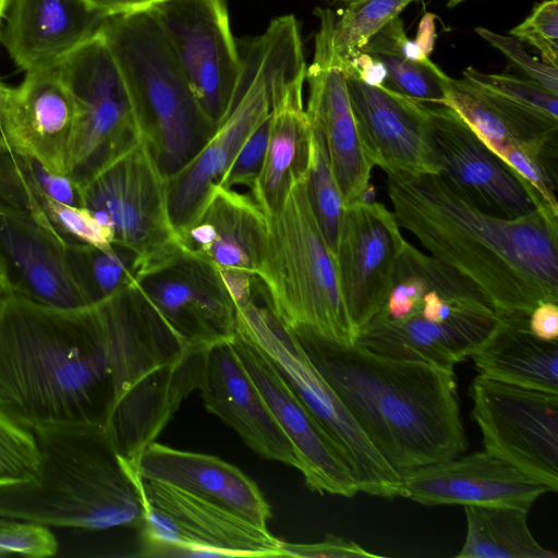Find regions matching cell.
<instances>
[{
  "mask_svg": "<svg viewBox=\"0 0 558 558\" xmlns=\"http://www.w3.org/2000/svg\"><path fill=\"white\" fill-rule=\"evenodd\" d=\"M129 283L82 308L0 296V411L34 430L106 428L122 397L187 350Z\"/></svg>",
  "mask_w": 558,
  "mask_h": 558,
  "instance_id": "1",
  "label": "cell"
},
{
  "mask_svg": "<svg viewBox=\"0 0 558 558\" xmlns=\"http://www.w3.org/2000/svg\"><path fill=\"white\" fill-rule=\"evenodd\" d=\"M399 226L474 283L498 315L558 303V217L506 218L477 207L440 174H387Z\"/></svg>",
  "mask_w": 558,
  "mask_h": 558,
  "instance_id": "2",
  "label": "cell"
},
{
  "mask_svg": "<svg viewBox=\"0 0 558 558\" xmlns=\"http://www.w3.org/2000/svg\"><path fill=\"white\" fill-rule=\"evenodd\" d=\"M294 336L398 473L465 451L453 369L390 357L359 343L345 345L308 333Z\"/></svg>",
  "mask_w": 558,
  "mask_h": 558,
  "instance_id": "3",
  "label": "cell"
},
{
  "mask_svg": "<svg viewBox=\"0 0 558 558\" xmlns=\"http://www.w3.org/2000/svg\"><path fill=\"white\" fill-rule=\"evenodd\" d=\"M40 454L34 482L0 487V517L45 526L140 529L138 477L99 427L33 430Z\"/></svg>",
  "mask_w": 558,
  "mask_h": 558,
  "instance_id": "4",
  "label": "cell"
},
{
  "mask_svg": "<svg viewBox=\"0 0 558 558\" xmlns=\"http://www.w3.org/2000/svg\"><path fill=\"white\" fill-rule=\"evenodd\" d=\"M255 286L277 319L293 333L353 345L359 331L345 307L336 255L307 194V170L295 177L282 206L268 217Z\"/></svg>",
  "mask_w": 558,
  "mask_h": 558,
  "instance_id": "5",
  "label": "cell"
},
{
  "mask_svg": "<svg viewBox=\"0 0 558 558\" xmlns=\"http://www.w3.org/2000/svg\"><path fill=\"white\" fill-rule=\"evenodd\" d=\"M99 32L128 85L144 138L170 178L196 156L217 125L147 11L109 15Z\"/></svg>",
  "mask_w": 558,
  "mask_h": 558,
  "instance_id": "6",
  "label": "cell"
},
{
  "mask_svg": "<svg viewBox=\"0 0 558 558\" xmlns=\"http://www.w3.org/2000/svg\"><path fill=\"white\" fill-rule=\"evenodd\" d=\"M242 69L228 113L181 170L169 178V211L179 232L196 216L248 136L269 117L280 76L306 68L294 15L274 19L241 53Z\"/></svg>",
  "mask_w": 558,
  "mask_h": 558,
  "instance_id": "7",
  "label": "cell"
},
{
  "mask_svg": "<svg viewBox=\"0 0 558 558\" xmlns=\"http://www.w3.org/2000/svg\"><path fill=\"white\" fill-rule=\"evenodd\" d=\"M82 207L133 254V280L189 254L169 211V178L142 138L81 190Z\"/></svg>",
  "mask_w": 558,
  "mask_h": 558,
  "instance_id": "8",
  "label": "cell"
},
{
  "mask_svg": "<svg viewBox=\"0 0 558 558\" xmlns=\"http://www.w3.org/2000/svg\"><path fill=\"white\" fill-rule=\"evenodd\" d=\"M236 332L255 343L336 442L359 490L395 498L402 494L400 474L385 460L344 403L313 365L299 340L268 307L253 299L236 305Z\"/></svg>",
  "mask_w": 558,
  "mask_h": 558,
  "instance_id": "9",
  "label": "cell"
},
{
  "mask_svg": "<svg viewBox=\"0 0 558 558\" xmlns=\"http://www.w3.org/2000/svg\"><path fill=\"white\" fill-rule=\"evenodd\" d=\"M75 108L66 177L80 190L144 138L132 96L98 31L58 66Z\"/></svg>",
  "mask_w": 558,
  "mask_h": 558,
  "instance_id": "10",
  "label": "cell"
},
{
  "mask_svg": "<svg viewBox=\"0 0 558 558\" xmlns=\"http://www.w3.org/2000/svg\"><path fill=\"white\" fill-rule=\"evenodd\" d=\"M137 477L144 507L138 556L283 557L284 542L267 529L180 488Z\"/></svg>",
  "mask_w": 558,
  "mask_h": 558,
  "instance_id": "11",
  "label": "cell"
},
{
  "mask_svg": "<svg viewBox=\"0 0 558 558\" xmlns=\"http://www.w3.org/2000/svg\"><path fill=\"white\" fill-rule=\"evenodd\" d=\"M471 415L484 450L509 463L548 492L558 489V393L476 376L470 387Z\"/></svg>",
  "mask_w": 558,
  "mask_h": 558,
  "instance_id": "12",
  "label": "cell"
},
{
  "mask_svg": "<svg viewBox=\"0 0 558 558\" xmlns=\"http://www.w3.org/2000/svg\"><path fill=\"white\" fill-rule=\"evenodd\" d=\"M175 54L199 105L218 126L242 69L225 0H162L146 10Z\"/></svg>",
  "mask_w": 558,
  "mask_h": 558,
  "instance_id": "13",
  "label": "cell"
},
{
  "mask_svg": "<svg viewBox=\"0 0 558 558\" xmlns=\"http://www.w3.org/2000/svg\"><path fill=\"white\" fill-rule=\"evenodd\" d=\"M316 14L319 29L313 62L306 66L308 100L305 110L312 129L324 140L345 207L364 198L374 165L352 110L341 59L333 49L336 16L328 9H318Z\"/></svg>",
  "mask_w": 558,
  "mask_h": 558,
  "instance_id": "14",
  "label": "cell"
},
{
  "mask_svg": "<svg viewBox=\"0 0 558 558\" xmlns=\"http://www.w3.org/2000/svg\"><path fill=\"white\" fill-rule=\"evenodd\" d=\"M439 174L481 209L518 218L537 206L527 187L452 108L421 102Z\"/></svg>",
  "mask_w": 558,
  "mask_h": 558,
  "instance_id": "15",
  "label": "cell"
},
{
  "mask_svg": "<svg viewBox=\"0 0 558 558\" xmlns=\"http://www.w3.org/2000/svg\"><path fill=\"white\" fill-rule=\"evenodd\" d=\"M132 283L186 345L211 348L236 333V303L220 270L186 254Z\"/></svg>",
  "mask_w": 558,
  "mask_h": 558,
  "instance_id": "16",
  "label": "cell"
},
{
  "mask_svg": "<svg viewBox=\"0 0 558 558\" xmlns=\"http://www.w3.org/2000/svg\"><path fill=\"white\" fill-rule=\"evenodd\" d=\"M393 213L375 199L343 209L335 252L342 298L357 329L381 311L405 243Z\"/></svg>",
  "mask_w": 558,
  "mask_h": 558,
  "instance_id": "17",
  "label": "cell"
},
{
  "mask_svg": "<svg viewBox=\"0 0 558 558\" xmlns=\"http://www.w3.org/2000/svg\"><path fill=\"white\" fill-rule=\"evenodd\" d=\"M231 343L278 425L292 444L306 486L319 494L354 497L360 490L341 450L269 357L239 332Z\"/></svg>",
  "mask_w": 558,
  "mask_h": 558,
  "instance_id": "18",
  "label": "cell"
},
{
  "mask_svg": "<svg viewBox=\"0 0 558 558\" xmlns=\"http://www.w3.org/2000/svg\"><path fill=\"white\" fill-rule=\"evenodd\" d=\"M401 497L425 506H506L530 510L548 489L486 450L401 472Z\"/></svg>",
  "mask_w": 558,
  "mask_h": 558,
  "instance_id": "19",
  "label": "cell"
},
{
  "mask_svg": "<svg viewBox=\"0 0 558 558\" xmlns=\"http://www.w3.org/2000/svg\"><path fill=\"white\" fill-rule=\"evenodd\" d=\"M352 110L367 154L386 174H439L420 101L347 72Z\"/></svg>",
  "mask_w": 558,
  "mask_h": 558,
  "instance_id": "20",
  "label": "cell"
},
{
  "mask_svg": "<svg viewBox=\"0 0 558 558\" xmlns=\"http://www.w3.org/2000/svg\"><path fill=\"white\" fill-rule=\"evenodd\" d=\"M65 245L32 219L0 205L4 291L58 308L90 305L69 266Z\"/></svg>",
  "mask_w": 558,
  "mask_h": 558,
  "instance_id": "21",
  "label": "cell"
},
{
  "mask_svg": "<svg viewBox=\"0 0 558 558\" xmlns=\"http://www.w3.org/2000/svg\"><path fill=\"white\" fill-rule=\"evenodd\" d=\"M267 231L268 217L251 195L215 184L196 216L178 233L190 255L221 274L256 279Z\"/></svg>",
  "mask_w": 558,
  "mask_h": 558,
  "instance_id": "22",
  "label": "cell"
},
{
  "mask_svg": "<svg viewBox=\"0 0 558 558\" xmlns=\"http://www.w3.org/2000/svg\"><path fill=\"white\" fill-rule=\"evenodd\" d=\"M208 350L191 345L181 359L132 387L114 407L105 430L133 470L142 451L155 441L182 401L199 390Z\"/></svg>",
  "mask_w": 558,
  "mask_h": 558,
  "instance_id": "23",
  "label": "cell"
},
{
  "mask_svg": "<svg viewBox=\"0 0 558 558\" xmlns=\"http://www.w3.org/2000/svg\"><path fill=\"white\" fill-rule=\"evenodd\" d=\"M75 131V108L58 68L26 72L11 88L3 137L52 171L66 175Z\"/></svg>",
  "mask_w": 558,
  "mask_h": 558,
  "instance_id": "24",
  "label": "cell"
},
{
  "mask_svg": "<svg viewBox=\"0 0 558 558\" xmlns=\"http://www.w3.org/2000/svg\"><path fill=\"white\" fill-rule=\"evenodd\" d=\"M204 405L256 453L299 470L296 452L246 372L231 341L207 351L199 388Z\"/></svg>",
  "mask_w": 558,
  "mask_h": 558,
  "instance_id": "25",
  "label": "cell"
},
{
  "mask_svg": "<svg viewBox=\"0 0 558 558\" xmlns=\"http://www.w3.org/2000/svg\"><path fill=\"white\" fill-rule=\"evenodd\" d=\"M107 16L86 0H12L3 43L25 73L57 69Z\"/></svg>",
  "mask_w": 558,
  "mask_h": 558,
  "instance_id": "26",
  "label": "cell"
},
{
  "mask_svg": "<svg viewBox=\"0 0 558 558\" xmlns=\"http://www.w3.org/2000/svg\"><path fill=\"white\" fill-rule=\"evenodd\" d=\"M497 320L493 308L461 312L441 323L417 313L403 319L378 313L360 329L356 343L390 357L453 369L487 338Z\"/></svg>",
  "mask_w": 558,
  "mask_h": 558,
  "instance_id": "27",
  "label": "cell"
},
{
  "mask_svg": "<svg viewBox=\"0 0 558 558\" xmlns=\"http://www.w3.org/2000/svg\"><path fill=\"white\" fill-rule=\"evenodd\" d=\"M135 473L223 507L267 529L270 507L258 486L236 466L205 453L150 442L138 457Z\"/></svg>",
  "mask_w": 558,
  "mask_h": 558,
  "instance_id": "28",
  "label": "cell"
},
{
  "mask_svg": "<svg viewBox=\"0 0 558 558\" xmlns=\"http://www.w3.org/2000/svg\"><path fill=\"white\" fill-rule=\"evenodd\" d=\"M306 68L283 74L272 89L268 142L251 196L267 217L287 196L292 180L307 170L312 126L303 101Z\"/></svg>",
  "mask_w": 558,
  "mask_h": 558,
  "instance_id": "29",
  "label": "cell"
},
{
  "mask_svg": "<svg viewBox=\"0 0 558 558\" xmlns=\"http://www.w3.org/2000/svg\"><path fill=\"white\" fill-rule=\"evenodd\" d=\"M445 106L456 110L499 157L512 146L558 155V119L518 105L466 78L444 81Z\"/></svg>",
  "mask_w": 558,
  "mask_h": 558,
  "instance_id": "30",
  "label": "cell"
},
{
  "mask_svg": "<svg viewBox=\"0 0 558 558\" xmlns=\"http://www.w3.org/2000/svg\"><path fill=\"white\" fill-rule=\"evenodd\" d=\"M529 317L498 315L490 333L469 357L482 377L558 393V342L533 335Z\"/></svg>",
  "mask_w": 558,
  "mask_h": 558,
  "instance_id": "31",
  "label": "cell"
},
{
  "mask_svg": "<svg viewBox=\"0 0 558 558\" xmlns=\"http://www.w3.org/2000/svg\"><path fill=\"white\" fill-rule=\"evenodd\" d=\"M56 201L82 207L81 190L69 177L0 142V205L26 216L65 243L54 221Z\"/></svg>",
  "mask_w": 558,
  "mask_h": 558,
  "instance_id": "32",
  "label": "cell"
},
{
  "mask_svg": "<svg viewBox=\"0 0 558 558\" xmlns=\"http://www.w3.org/2000/svg\"><path fill=\"white\" fill-rule=\"evenodd\" d=\"M465 542L458 558H556L532 535L529 510L506 506H464Z\"/></svg>",
  "mask_w": 558,
  "mask_h": 558,
  "instance_id": "33",
  "label": "cell"
},
{
  "mask_svg": "<svg viewBox=\"0 0 558 558\" xmlns=\"http://www.w3.org/2000/svg\"><path fill=\"white\" fill-rule=\"evenodd\" d=\"M69 266L92 305L133 281V254L117 244L101 248L72 241L65 245Z\"/></svg>",
  "mask_w": 558,
  "mask_h": 558,
  "instance_id": "34",
  "label": "cell"
},
{
  "mask_svg": "<svg viewBox=\"0 0 558 558\" xmlns=\"http://www.w3.org/2000/svg\"><path fill=\"white\" fill-rule=\"evenodd\" d=\"M307 194L323 235L335 253L344 205L324 140L313 129L307 166Z\"/></svg>",
  "mask_w": 558,
  "mask_h": 558,
  "instance_id": "35",
  "label": "cell"
},
{
  "mask_svg": "<svg viewBox=\"0 0 558 558\" xmlns=\"http://www.w3.org/2000/svg\"><path fill=\"white\" fill-rule=\"evenodd\" d=\"M413 0H352L332 31V45L341 60L359 52L369 39Z\"/></svg>",
  "mask_w": 558,
  "mask_h": 558,
  "instance_id": "36",
  "label": "cell"
},
{
  "mask_svg": "<svg viewBox=\"0 0 558 558\" xmlns=\"http://www.w3.org/2000/svg\"><path fill=\"white\" fill-rule=\"evenodd\" d=\"M386 68V86L413 100L426 104H445L444 81L447 74L432 61H410L391 50L366 52Z\"/></svg>",
  "mask_w": 558,
  "mask_h": 558,
  "instance_id": "37",
  "label": "cell"
},
{
  "mask_svg": "<svg viewBox=\"0 0 558 558\" xmlns=\"http://www.w3.org/2000/svg\"><path fill=\"white\" fill-rule=\"evenodd\" d=\"M40 470V454L32 430L0 411V487L34 482Z\"/></svg>",
  "mask_w": 558,
  "mask_h": 558,
  "instance_id": "38",
  "label": "cell"
},
{
  "mask_svg": "<svg viewBox=\"0 0 558 558\" xmlns=\"http://www.w3.org/2000/svg\"><path fill=\"white\" fill-rule=\"evenodd\" d=\"M462 75L464 78L518 105L558 119V95L533 81L508 74L484 73L473 68L465 69Z\"/></svg>",
  "mask_w": 558,
  "mask_h": 558,
  "instance_id": "39",
  "label": "cell"
},
{
  "mask_svg": "<svg viewBox=\"0 0 558 558\" xmlns=\"http://www.w3.org/2000/svg\"><path fill=\"white\" fill-rule=\"evenodd\" d=\"M510 35L535 47L542 61L558 69V0H544Z\"/></svg>",
  "mask_w": 558,
  "mask_h": 558,
  "instance_id": "40",
  "label": "cell"
},
{
  "mask_svg": "<svg viewBox=\"0 0 558 558\" xmlns=\"http://www.w3.org/2000/svg\"><path fill=\"white\" fill-rule=\"evenodd\" d=\"M58 548V541L48 526L0 517V556L50 557Z\"/></svg>",
  "mask_w": 558,
  "mask_h": 558,
  "instance_id": "41",
  "label": "cell"
},
{
  "mask_svg": "<svg viewBox=\"0 0 558 558\" xmlns=\"http://www.w3.org/2000/svg\"><path fill=\"white\" fill-rule=\"evenodd\" d=\"M475 32L490 46L499 50L527 80L558 95V69L529 54L520 39L484 27H477Z\"/></svg>",
  "mask_w": 558,
  "mask_h": 558,
  "instance_id": "42",
  "label": "cell"
},
{
  "mask_svg": "<svg viewBox=\"0 0 558 558\" xmlns=\"http://www.w3.org/2000/svg\"><path fill=\"white\" fill-rule=\"evenodd\" d=\"M270 117V114H269ZM269 117L242 145L218 185L233 189L236 185L253 186L263 166L268 142Z\"/></svg>",
  "mask_w": 558,
  "mask_h": 558,
  "instance_id": "43",
  "label": "cell"
},
{
  "mask_svg": "<svg viewBox=\"0 0 558 558\" xmlns=\"http://www.w3.org/2000/svg\"><path fill=\"white\" fill-rule=\"evenodd\" d=\"M284 557H307V558H357L379 557L367 551L351 539L340 536L327 535L324 541L311 544H283Z\"/></svg>",
  "mask_w": 558,
  "mask_h": 558,
  "instance_id": "44",
  "label": "cell"
},
{
  "mask_svg": "<svg viewBox=\"0 0 558 558\" xmlns=\"http://www.w3.org/2000/svg\"><path fill=\"white\" fill-rule=\"evenodd\" d=\"M344 73L353 72L361 81L372 86L385 85L387 71L375 57L362 50L347 60H341Z\"/></svg>",
  "mask_w": 558,
  "mask_h": 558,
  "instance_id": "45",
  "label": "cell"
},
{
  "mask_svg": "<svg viewBox=\"0 0 558 558\" xmlns=\"http://www.w3.org/2000/svg\"><path fill=\"white\" fill-rule=\"evenodd\" d=\"M530 330L539 339L550 341L558 337V303L545 301L537 304L529 317Z\"/></svg>",
  "mask_w": 558,
  "mask_h": 558,
  "instance_id": "46",
  "label": "cell"
},
{
  "mask_svg": "<svg viewBox=\"0 0 558 558\" xmlns=\"http://www.w3.org/2000/svg\"><path fill=\"white\" fill-rule=\"evenodd\" d=\"M162 0H98L97 8L106 15L146 11Z\"/></svg>",
  "mask_w": 558,
  "mask_h": 558,
  "instance_id": "47",
  "label": "cell"
},
{
  "mask_svg": "<svg viewBox=\"0 0 558 558\" xmlns=\"http://www.w3.org/2000/svg\"><path fill=\"white\" fill-rule=\"evenodd\" d=\"M436 16L433 13H426L417 27V33L415 37V43L420 47V49L426 54L429 56L433 51L435 38H436Z\"/></svg>",
  "mask_w": 558,
  "mask_h": 558,
  "instance_id": "48",
  "label": "cell"
},
{
  "mask_svg": "<svg viewBox=\"0 0 558 558\" xmlns=\"http://www.w3.org/2000/svg\"><path fill=\"white\" fill-rule=\"evenodd\" d=\"M11 88L7 86L1 80H0V140H4L3 137V119L5 109L8 106Z\"/></svg>",
  "mask_w": 558,
  "mask_h": 558,
  "instance_id": "49",
  "label": "cell"
},
{
  "mask_svg": "<svg viewBox=\"0 0 558 558\" xmlns=\"http://www.w3.org/2000/svg\"><path fill=\"white\" fill-rule=\"evenodd\" d=\"M10 3V0H0V21Z\"/></svg>",
  "mask_w": 558,
  "mask_h": 558,
  "instance_id": "50",
  "label": "cell"
},
{
  "mask_svg": "<svg viewBox=\"0 0 558 558\" xmlns=\"http://www.w3.org/2000/svg\"><path fill=\"white\" fill-rule=\"evenodd\" d=\"M462 1H464V0H449V5L452 7V5H456V4H458V3L462 2Z\"/></svg>",
  "mask_w": 558,
  "mask_h": 558,
  "instance_id": "51",
  "label": "cell"
},
{
  "mask_svg": "<svg viewBox=\"0 0 558 558\" xmlns=\"http://www.w3.org/2000/svg\"><path fill=\"white\" fill-rule=\"evenodd\" d=\"M87 2H89L93 7H95L96 9L97 8V3H98V0H86ZM99 10V9H98Z\"/></svg>",
  "mask_w": 558,
  "mask_h": 558,
  "instance_id": "52",
  "label": "cell"
},
{
  "mask_svg": "<svg viewBox=\"0 0 558 558\" xmlns=\"http://www.w3.org/2000/svg\"><path fill=\"white\" fill-rule=\"evenodd\" d=\"M0 286L3 289V275H2L1 268H0Z\"/></svg>",
  "mask_w": 558,
  "mask_h": 558,
  "instance_id": "53",
  "label": "cell"
},
{
  "mask_svg": "<svg viewBox=\"0 0 558 558\" xmlns=\"http://www.w3.org/2000/svg\"><path fill=\"white\" fill-rule=\"evenodd\" d=\"M2 293H3V289H2V287L0 286V296L2 295Z\"/></svg>",
  "mask_w": 558,
  "mask_h": 558,
  "instance_id": "54",
  "label": "cell"
},
{
  "mask_svg": "<svg viewBox=\"0 0 558 558\" xmlns=\"http://www.w3.org/2000/svg\"><path fill=\"white\" fill-rule=\"evenodd\" d=\"M338 1L350 2V1H352V0H338Z\"/></svg>",
  "mask_w": 558,
  "mask_h": 558,
  "instance_id": "55",
  "label": "cell"
}]
</instances>
